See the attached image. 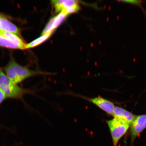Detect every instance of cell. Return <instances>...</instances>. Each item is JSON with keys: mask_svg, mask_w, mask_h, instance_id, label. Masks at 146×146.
Instances as JSON below:
<instances>
[{"mask_svg": "<svg viewBox=\"0 0 146 146\" xmlns=\"http://www.w3.org/2000/svg\"><path fill=\"white\" fill-rule=\"evenodd\" d=\"M7 77L14 84L18 85L24 80L32 76L39 74H47L39 71L31 70L19 64L13 60L9 62L4 68Z\"/></svg>", "mask_w": 146, "mask_h": 146, "instance_id": "1", "label": "cell"}, {"mask_svg": "<svg viewBox=\"0 0 146 146\" xmlns=\"http://www.w3.org/2000/svg\"><path fill=\"white\" fill-rule=\"evenodd\" d=\"M0 89L4 93L7 98L11 99L21 100L25 94L30 92V90L23 88L11 81L1 68Z\"/></svg>", "mask_w": 146, "mask_h": 146, "instance_id": "2", "label": "cell"}, {"mask_svg": "<svg viewBox=\"0 0 146 146\" xmlns=\"http://www.w3.org/2000/svg\"><path fill=\"white\" fill-rule=\"evenodd\" d=\"M110 131L113 146H117L119 141L127 132L130 125L121 119L114 118L106 121Z\"/></svg>", "mask_w": 146, "mask_h": 146, "instance_id": "3", "label": "cell"}, {"mask_svg": "<svg viewBox=\"0 0 146 146\" xmlns=\"http://www.w3.org/2000/svg\"><path fill=\"white\" fill-rule=\"evenodd\" d=\"M74 96L81 98L92 103L108 114L113 116L115 106L112 102L100 96L95 98H90L74 94H71Z\"/></svg>", "mask_w": 146, "mask_h": 146, "instance_id": "4", "label": "cell"}, {"mask_svg": "<svg viewBox=\"0 0 146 146\" xmlns=\"http://www.w3.org/2000/svg\"><path fill=\"white\" fill-rule=\"evenodd\" d=\"M131 146L135 139L146 128V114L136 116L130 125Z\"/></svg>", "mask_w": 146, "mask_h": 146, "instance_id": "5", "label": "cell"}, {"mask_svg": "<svg viewBox=\"0 0 146 146\" xmlns=\"http://www.w3.org/2000/svg\"><path fill=\"white\" fill-rule=\"evenodd\" d=\"M52 2L56 13L61 12L69 8L80 7L78 1L74 0H54Z\"/></svg>", "mask_w": 146, "mask_h": 146, "instance_id": "6", "label": "cell"}, {"mask_svg": "<svg viewBox=\"0 0 146 146\" xmlns=\"http://www.w3.org/2000/svg\"><path fill=\"white\" fill-rule=\"evenodd\" d=\"M0 31L8 32L21 36L19 29L7 18L0 15Z\"/></svg>", "mask_w": 146, "mask_h": 146, "instance_id": "7", "label": "cell"}, {"mask_svg": "<svg viewBox=\"0 0 146 146\" xmlns=\"http://www.w3.org/2000/svg\"><path fill=\"white\" fill-rule=\"evenodd\" d=\"M113 116L114 118H119L125 120L130 125L136 116L125 109L116 106L115 107Z\"/></svg>", "mask_w": 146, "mask_h": 146, "instance_id": "8", "label": "cell"}, {"mask_svg": "<svg viewBox=\"0 0 146 146\" xmlns=\"http://www.w3.org/2000/svg\"><path fill=\"white\" fill-rule=\"evenodd\" d=\"M0 46L12 49H18L23 50L20 45L15 43L5 37L0 31Z\"/></svg>", "mask_w": 146, "mask_h": 146, "instance_id": "9", "label": "cell"}, {"mask_svg": "<svg viewBox=\"0 0 146 146\" xmlns=\"http://www.w3.org/2000/svg\"><path fill=\"white\" fill-rule=\"evenodd\" d=\"M1 34L5 37L10 40L13 42L21 46L23 49H25V46L26 44L24 42L21 38L19 36L15 34L8 32L1 31H0Z\"/></svg>", "mask_w": 146, "mask_h": 146, "instance_id": "10", "label": "cell"}, {"mask_svg": "<svg viewBox=\"0 0 146 146\" xmlns=\"http://www.w3.org/2000/svg\"><path fill=\"white\" fill-rule=\"evenodd\" d=\"M51 35L50 34H46L41 35L39 37L34 40L30 43L26 44L25 46V49H29L33 48L41 44L44 42L50 37Z\"/></svg>", "mask_w": 146, "mask_h": 146, "instance_id": "11", "label": "cell"}, {"mask_svg": "<svg viewBox=\"0 0 146 146\" xmlns=\"http://www.w3.org/2000/svg\"><path fill=\"white\" fill-rule=\"evenodd\" d=\"M68 15L64 12L62 11L57 15L54 16L52 27L53 32L61 24Z\"/></svg>", "mask_w": 146, "mask_h": 146, "instance_id": "12", "label": "cell"}, {"mask_svg": "<svg viewBox=\"0 0 146 146\" xmlns=\"http://www.w3.org/2000/svg\"><path fill=\"white\" fill-rule=\"evenodd\" d=\"M123 2L127 3H132L133 4H135L137 5H140V3H141L140 2V1H134V0H133V1H120Z\"/></svg>", "mask_w": 146, "mask_h": 146, "instance_id": "13", "label": "cell"}, {"mask_svg": "<svg viewBox=\"0 0 146 146\" xmlns=\"http://www.w3.org/2000/svg\"><path fill=\"white\" fill-rule=\"evenodd\" d=\"M7 98L5 94L0 89V105Z\"/></svg>", "mask_w": 146, "mask_h": 146, "instance_id": "14", "label": "cell"}]
</instances>
